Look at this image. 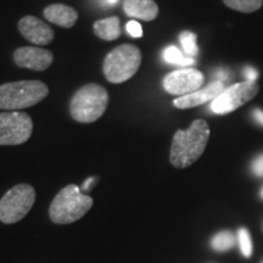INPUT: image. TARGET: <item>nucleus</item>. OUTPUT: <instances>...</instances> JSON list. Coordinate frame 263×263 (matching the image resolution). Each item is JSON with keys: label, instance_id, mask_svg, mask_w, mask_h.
<instances>
[{"label": "nucleus", "instance_id": "obj_16", "mask_svg": "<svg viewBox=\"0 0 263 263\" xmlns=\"http://www.w3.org/2000/svg\"><path fill=\"white\" fill-rule=\"evenodd\" d=\"M163 60L167 64L171 65H178V66H190L195 64V60L193 58L184 57L182 51L178 48L174 47V45H170L163 50Z\"/></svg>", "mask_w": 263, "mask_h": 263}, {"label": "nucleus", "instance_id": "obj_26", "mask_svg": "<svg viewBox=\"0 0 263 263\" xmlns=\"http://www.w3.org/2000/svg\"><path fill=\"white\" fill-rule=\"evenodd\" d=\"M94 182V177H90V178H88L85 182L83 183V185H82V190H88L89 189V185L91 183Z\"/></svg>", "mask_w": 263, "mask_h": 263}, {"label": "nucleus", "instance_id": "obj_8", "mask_svg": "<svg viewBox=\"0 0 263 263\" xmlns=\"http://www.w3.org/2000/svg\"><path fill=\"white\" fill-rule=\"evenodd\" d=\"M259 90L256 82H240L226 88L215 100L211 101V111L216 115H228L252 100Z\"/></svg>", "mask_w": 263, "mask_h": 263}, {"label": "nucleus", "instance_id": "obj_10", "mask_svg": "<svg viewBox=\"0 0 263 263\" xmlns=\"http://www.w3.org/2000/svg\"><path fill=\"white\" fill-rule=\"evenodd\" d=\"M15 64L21 68L32 71H45L54 61V55L50 50L39 47H22L14 52Z\"/></svg>", "mask_w": 263, "mask_h": 263}, {"label": "nucleus", "instance_id": "obj_4", "mask_svg": "<svg viewBox=\"0 0 263 263\" xmlns=\"http://www.w3.org/2000/svg\"><path fill=\"white\" fill-rule=\"evenodd\" d=\"M49 88L41 81H18L0 85V108L18 111L44 100Z\"/></svg>", "mask_w": 263, "mask_h": 263}, {"label": "nucleus", "instance_id": "obj_24", "mask_svg": "<svg viewBox=\"0 0 263 263\" xmlns=\"http://www.w3.org/2000/svg\"><path fill=\"white\" fill-rule=\"evenodd\" d=\"M252 117H254L256 123H258L259 126L263 127V111L261 108H254V111H252Z\"/></svg>", "mask_w": 263, "mask_h": 263}, {"label": "nucleus", "instance_id": "obj_27", "mask_svg": "<svg viewBox=\"0 0 263 263\" xmlns=\"http://www.w3.org/2000/svg\"><path fill=\"white\" fill-rule=\"evenodd\" d=\"M261 195H262V197H263V189H262V192H261Z\"/></svg>", "mask_w": 263, "mask_h": 263}, {"label": "nucleus", "instance_id": "obj_22", "mask_svg": "<svg viewBox=\"0 0 263 263\" xmlns=\"http://www.w3.org/2000/svg\"><path fill=\"white\" fill-rule=\"evenodd\" d=\"M251 171L256 177H263V154L258 155L252 161Z\"/></svg>", "mask_w": 263, "mask_h": 263}, {"label": "nucleus", "instance_id": "obj_20", "mask_svg": "<svg viewBox=\"0 0 263 263\" xmlns=\"http://www.w3.org/2000/svg\"><path fill=\"white\" fill-rule=\"evenodd\" d=\"M238 242L240 251L244 257L249 258L252 255V250H254V245H252L251 236H250L249 230L246 228H240L238 230Z\"/></svg>", "mask_w": 263, "mask_h": 263}, {"label": "nucleus", "instance_id": "obj_3", "mask_svg": "<svg viewBox=\"0 0 263 263\" xmlns=\"http://www.w3.org/2000/svg\"><path fill=\"white\" fill-rule=\"evenodd\" d=\"M93 199L81 193L76 184L61 189L52 200L49 216L57 224H70L81 219L93 206Z\"/></svg>", "mask_w": 263, "mask_h": 263}, {"label": "nucleus", "instance_id": "obj_17", "mask_svg": "<svg viewBox=\"0 0 263 263\" xmlns=\"http://www.w3.org/2000/svg\"><path fill=\"white\" fill-rule=\"evenodd\" d=\"M223 2L229 9L245 12V14L257 11L263 4V0H223Z\"/></svg>", "mask_w": 263, "mask_h": 263}, {"label": "nucleus", "instance_id": "obj_19", "mask_svg": "<svg viewBox=\"0 0 263 263\" xmlns=\"http://www.w3.org/2000/svg\"><path fill=\"white\" fill-rule=\"evenodd\" d=\"M235 238L230 232H221L216 234L211 240V248L215 251H228L234 246Z\"/></svg>", "mask_w": 263, "mask_h": 263}, {"label": "nucleus", "instance_id": "obj_21", "mask_svg": "<svg viewBox=\"0 0 263 263\" xmlns=\"http://www.w3.org/2000/svg\"><path fill=\"white\" fill-rule=\"evenodd\" d=\"M126 29L127 32L129 33L130 37H134V38H139L143 35V28H141V26L139 22L137 21H129L126 26Z\"/></svg>", "mask_w": 263, "mask_h": 263}, {"label": "nucleus", "instance_id": "obj_25", "mask_svg": "<svg viewBox=\"0 0 263 263\" xmlns=\"http://www.w3.org/2000/svg\"><path fill=\"white\" fill-rule=\"evenodd\" d=\"M216 77L218 82H223L228 78V71L223 70V68H219V70L216 71Z\"/></svg>", "mask_w": 263, "mask_h": 263}, {"label": "nucleus", "instance_id": "obj_12", "mask_svg": "<svg viewBox=\"0 0 263 263\" xmlns=\"http://www.w3.org/2000/svg\"><path fill=\"white\" fill-rule=\"evenodd\" d=\"M224 89L226 88L223 82L215 81L212 82V83L202 87L201 89L194 91L192 94L174 99L173 105L174 107L180 108V110L199 106V105L209 103V101H213Z\"/></svg>", "mask_w": 263, "mask_h": 263}, {"label": "nucleus", "instance_id": "obj_6", "mask_svg": "<svg viewBox=\"0 0 263 263\" xmlns=\"http://www.w3.org/2000/svg\"><path fill=\"white\" fill-rule=\"evenodd\" d=\"M35 201V190L29 184L15 185L0 200V221L12 224L25 218Z\"/></svg>", "mask_w": 263, "mask_h": 263}, {"label": "nucleus", "instance_id": "obj_1", "mask_svg": "<svg viewBox=\"0 0 263 263\" xmlns=\"http://www.w3.org/2000/svg\"><path fill=\"white\" fill-rule=\"evenodd\" d=\"M210 139V127L205 120H195L186 130L174 133L170 160L176 168H186L200 159Z\"/></svg>", "mask_w": 263, "mask_h": 263}, {"label": "nucleus", "instance_id": "obj_5", "mask_svg": "<svg viewBox=\"0 0 263 263\" xmlns=\"http://www.w3.org/2000/svg\"><path fill=\"white\" fill-rule=\"evenodd\" d=\"M141 65V51L132 44L118 45L105 58L103 72L112 84H121L130 80Z\"/></svg>", "mask_w": 263, "mask_h": 263}, {"label": "nucleus", "instance_id": "obj_15", "mask_svg": "<svg viewBox=\"0 0 263 263\" xmlns=\"http://www.w3.org/2000/svg\"><path fill=\"white\" fill-rule=\"evenodd\" d=\"M93 31L99 38L106 42L116 41L122 34V28H121V20L116 16L111 17L98 20L94 22Z\"/></svg>", "mask_w": 263, "mask_h": 263}, {"label": "nucleus", "instance_id": "obj_7", "mask_svg": "<svg viewBox=\"0 0 263 263\" xmlns=\"http://www.w3.org/2000/svg\"><path fill=\"white\" fill-rule=\"evenodd\" d=\"M33 121L29 115L20 111L0 114V146L21 145L31 138Z\"/></svg>", "mask_w": 263, "mask_h": 263}, {"label": "nucleus", "instance_id": "obj_2", "mask_svg": "<svg viewBox=\"0 0 263 263\" xmlns=\"http://www.w3.org/2000/svg\"><path fill=\"white\" fill-rule=\"evenodd\" d=\"M108 105V94L103 85L89 83L81 87L70 101V114L80 123H93L103 116Z\"/></svg>", "mask_w": 263, "mask_h": 263}, {"label": "nucleus", "instance_id": "obj_18", "mask_svg": "<svg viewBox=\"0 0 263 263\" xmlns=\"http://www.w3.org/2000/svg\"><path fill=\"white\" fill-rule=\"evenodd\" d=\"M196 34L193 32L184 31L179 34V41L182 44V48L185 55L188 58H195L199 55V47H197L196 43Z\"/></svg>", "mask_w": 263, "mask_h": 263}, {"label": "nucleus", "instance_id": "obj_23", "mask_svg": "<svg viewBox=\"0 0 263 263\" xmlns=\"http://www.w3.org/2000/svg\"><path fill=\"white\" fill-rule=\"evenodd\" d=\"M242 73H244V77L248 82H256L258 78V72L252 66H245Z\"/></svg>", "mask_w": 263, "mask_h": 263}, {"label": "nucleus", "instance_id": "obj_11", "mask_svg": "<svg viewBox=\"0 0 263 263\" xmlns=\"http://www.w3.org/2000/svg\"><path fill=\"white\" fill-rule=\"evenodd\" d=\"M18 31L24 38L35 45H48L54 39L55 33L41 18L35 16H25L18 21Z\"/></svg>", "mask_w": 263, "mask_h": 263}, {"label": "nucleus", "instance_id": "obj_14", "mask_svg": "<svg viewBox=\"0 0 263 263\" xmlns=\"http://www.w3.org/2000/svg\"><path fill=\"white\" fill-rule=\"evenodd\" d=\"M123 11L127 16L143 21H153L159 15L155 0H123Z\"/></svg>", "mask_w": 263, "mask_h": 263}, {"label": "nucleus", "instance_id": "obj_13", "mask_svg": "<svg viewBox=\"0 0 263 263\" xmlns=\"http://www.w3.org/2000/svg\"><path fill=\"white\" fill-rule=\"evenodd\" d=\"M45 18L51 24L64 28L73 27L78 20L77 10L65 4H51L43 11Z\"/></svg>", "mask_w": 263, "mask_h": 263}, {"label": "nucleus", "instance_id": "obj_9", "mask_svg": "<svg viewBox=\"0 0 263 263\" xmlns=\"http://www.w3.org/2000/svg\"><path fill=\"white\" fill-rule=\"evenodd\" d=\"M203 82L205 76L202 72L196 68H182L164 76L162 85L168 94L184 97L201 89Z\"/></svg>", "mask_w": 263, "mask_h": 263}]
</instances>
